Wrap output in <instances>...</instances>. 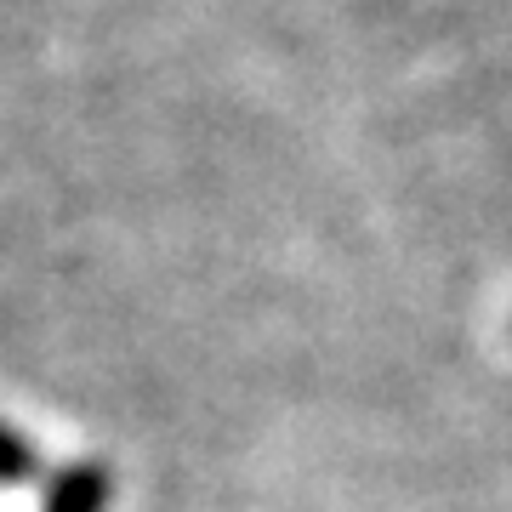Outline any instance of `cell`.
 <instances>
[{"label": "cell", "mask_w": 512, "mask_h": 512, "mask_svg": "<svg viewBox=\"0 0 512 512\" xmlns=\"http://www.w3.org/2000/svg\"><path fill=\"white\" fill-rule=\"evenodd\" d=\"M114 501V473L103 461H69V467H57L52 484H46V501L40 512H109Z\"/></svg>", "instance_id": "6da1fadb"}, {"label": "cell", "mask_w": 512, "mask_h": 512, "mask_svg": "<svg viewBox=\"0 0 512 512\" xmlns=\"http://www.w3.org/2000/svg\"><path fill=\"white\" fill-rule=\"evenodd\" d=\"M40 473H46V456H40L35 444L23 439L18 427H6V421H0V490L35 484Z\"/></svg>", "instance_id": "7a4b0ae2"}]
</instances>
